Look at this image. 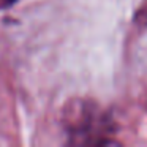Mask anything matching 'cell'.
<instances>
[{"instance_id":"cell-2","label":"cell","mask_w":147,"mask_h":147,"mask_svg":"<svg viewBox=\"0 0 147 147\" xmlns=\"http://www.w3.org/2000/svg\"><path fill=\"white\" fill-rule=\"evenodd\" d=\"M16 0H0V10H3V8H8L14 3Z\"/></svg>"},{"instance_id":"cell-1","label":"cell","mask_w":147,"mask_h":147,"mask_svg":"<svg viewBox=\"0 0 147 147\" xmlns=\"http://www.w3.org/2000/svg\"><path fill=\"white\" fill-rule=\"evenodd\" d=\"M63 125L68 142L79 146L112 144L114 123L98 105L87 100H73L65 106Z\"/></svg>"}]
</instances>
